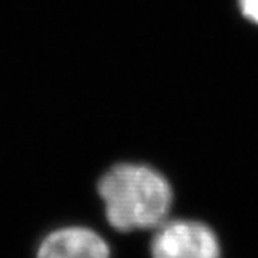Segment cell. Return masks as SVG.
I'll list each match as a JSON object with an SVG mask.
<instances>
[{
  "instance_id": "1",
  "label": "cell",
  "mask_w": 258,
  "mask_h": 258,
  "mask_svg": "<svg viewBox=\"0 0 258 258\" xmlns=\"http://www.w3.org/2000/svg\"><path fill=\"white\" fill-rule=\"evenodd\" d=\"M107 223L118 232L157 229L168 218L173 190L168 179L145 163H117L98 180Z\"/></svg>"
},
{
  "instance_id": "2",
  "label": "cell",
  "mask_w": 258,
  "mask_h": 258,
  "mask_svg": "<svg viewBox=\"0 0 258 258\" xmlns=\"http://www.w3.org/2000/svg\"><path fill=\"white\" fill-rule=\"evenodd\" d=\"M153 258H221L215 230L195 219L165 221L150 246Z\"/></svg>"
},
{
  "instance_id": "3",
  "label": "cell",
  "mask_w": 258,
  "mask_h": 258,
  "mask_svg": "<svg viewBox=\"0 0 258 258\" xmlns=\"http://www.w3.org/2000/svg\"><path fill=\"white\" fill-rule=\"evenodd\" d=\"M36 258H110V250L95 230L67 226L50 232L42 239Z\"/></svg>"
},
{
  "instance_id": "4",
  "label": "cell",
  "mask_w": 258,
  "mask_h": 258,
  "mask_svg": "<svg viewBox=\"0 0 258 258\" xmlns=\"http://www.w3.org/2000/svg\"><path fill=\"white\" fill-rule=\"evenodd\" d=\"M238 4L246 19L258 25V0H238Z\"/></svg>"
}]
</instances>
